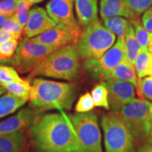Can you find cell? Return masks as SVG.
<instances>
[{"instance_id": "cell-45", "label": "cell", "mask_w": 152, "mask_h": 152, "mask_svg": "<svg viewBox=\"0 0 152 152\" xmlns=\"http://www.w3.org/2000/svg\"><path fill=\"white\" fill-rule=\"evenodd\" d=\"M0 1H1V0H0Z\"/></svg>"}, {"instance_id": "cell-11", "label": "cell", "mask_w": 152, "mask_h": 152, "mask_svg": "<svg viewBox=\"0 0 152 152\" xmlns=\"http://www.w3.org/2000/svg\"><path fill=\"white\" fill-rule=\"evenodd\" d=\"M109 93L110 109L113 112H118L123 106L135 99V90L129 82L111 79L106 82Z\"/></svg>"}, {"instance_id": "cell-7", "label": "cell", "mask_w": 152, "mask_h": 152, "mask_svg": "<svg viewBox=\"0 0 152 152\" xmlns=\"http://www.w3.org/2000/svg\"><path fill=\"white\" fill-rule=\"evenodd\" d=\"M70 119L78 138L80 152H103L102 134L94 112L77 113Z\"/></svg>"}, {"instance_id": "cell-35", "label": "cell", "mask_w": 152, "mask_h": 152, "mask_svg": "<svg viewBox=\"0 0 152 152\" xmlns=\"http://www.w3.org/2000/svg\"><path fill=\"white\" fill-rule=\"evenodd\" d=\"M12 38H16L15 36L11 34L9 32L6 31V30H4L1 28H0V45L2 44L4 42L9 40V39H12ZM17 39V38H16Z\"/></svg>"}, {"instance_id": "cell-33", "label": "cell", "mask_w": 152, "mask_h": 152, "mask_svg": "<svg viewBox=\"0 0 152 152\" xmlns=\"http://www.w3.org/2000/svg\"><path fill=\"white\" fill-rule=\"evenodd\" d=\"M18 0H3L0 1V14L11 16L16 12Z\"/></svg>"}, {"instance_id": "cell-1", "label": "cell", "mask_w": 152, "mask_h": 152, "mask_svg": "<svg viewBox=\"0 0 152 152\" xmlns=\"http://www.w3.org/2000/svg\"><path fill=\"white\" fill-rule=\"evenodd\" d=\"M34 152H80L71 119L64 113L42 114L29 130Z\"/></svg>"}, {"instance_id": "cell-40", "label": "cell", "mask_w": 152, "mask_h": 152, "mask_svg": "<svg viewBox=\"0 0 152 152\" xmlns=\"http://www.w3.org/2000/svg\"><path fill=\"white\" fill-rule=\"evenodd\" d=\"M5 91H6L5 87H3L2 85H0V96H1V95L3 93L5 92Z\"/></svg>"}, {"instance_id": "cell-15", "label": "cell", "mask_w": 152, "mask_h": 152, "mask_svg": "<svg viewBox=\"0 0 152 152\" xmlns=\"http://www.w3.org/2000/svg\"><path fill=\"white\" fill-rule=\"evenodd\" d=\"M99 12L102 19L121 16L131 20L139 17L129 8L125 0H100Z\"/></svg>"}, {"instance_id": "cell-2", "label": "cell", "mask_w": 152, "mask_h": 152, "mask_svg": "<svg viewBox=\"0 0 152 152\" xmlns=\"http://www.w3.org/2000/svg\"><path fill=\"white\" fill-rule=\"evenodd\" d=\"M77 95L73 83L49 80L41 77L31 82L30 105L42 111L71 110Z\"/></svg>"}, {"instance_id": "cell-27", "label": "cell", "mask_w": 152, "mask_h": 152, "mask_svg": "<svg viewBox=\"0 0 152 152\" xmlns=\"http://www.w3.org/2000/svg\"><path fill=\"white\" fill-rule=\"evenodd\" d=\"M18 72L14 67L5 65H0V85H3L13 82L23 81Z\"/></svg>"}, {"instance_id": "cell-4", "label": "cell", "mask_w": 152, "mask_h": 152, "mask_svg": "<svg viewBox=\"0 0 152 152\" xmlns=\"http://www.w3.org/2000/svg\"><path fill=\"white\" fill-rule=\"evenodd\" d=\"M115 41V34L98 19L84 27L75 46L80 58L87 60L99 58L113 46Z\"/></svg>"}, {"instance_id": "cell-28", "label": "cell", "mask_w": 152, "mask_h": 152, "mask_svg": "<svg viewBox=\"0 0 152 152\" xmlns=\"http://www.w3.org/2000/svg\"><path fill=\"white\" fill-rule=\"evenodd\" d=\"M137 90L142 99L152 102V77H146L143 79H138Z\"/></svg>"}, {"instance_id": "cell-25", "label": "cell", "mask_w": 152, "mask_h": 152, "mask_svg": "<svg viewBox=\"0 0 152 152\" xmlns=\"http://www.w3.org/2000/svg\"><path fill=\"white\" fill-rule=\"evenodd\" d=\"M95 106L102 107L104 109H110L109 103V93L105 82L97 84L91 92Z\"/></svg>"}, {"instance_id": "cell-38", "label": "cell", "mask_w": 152, "mask_h": 152, "mask_svg": "<svg viewBox=\"0 0 152 152\" xmlns=\"http://www.w3.org/2000/svg\"><path fill=\"white\" fill-rule=\"evenodd\" d=\"M11 65V59L7 61V60H4L1 58V54H0V65Z\"/></svg>"}, {"instance_id": "cell-12", "label": "cell", "mask_w": 152, "mask_h": 152, "mask_svg": "<svg viewBox=\"0 0 152 152\" xmlns=\"http://www.w3.org/2000/svg\"><path fill=\"white\" fill-rule=\"evenodd\" d=\"M43 111L29 106L20 109L13 115L0 123V134L23 131L30 128Z\"/></svg>"}, {"instance_id": "cell-39", "label": "cell", "mask_w": 152, "mask_h": 152, "mask_svg": "<svg viewBox=\"0 0 152 152\" xmlns=\"http://www.w3.org/2000/svg\"><path fill=\"white\" fill-rule=\"evenodd\" d=\"M150 115H151V134H150V137L148 142L149 144H151L152 145V104L150 107Z\"/></svg>"}, {"instance_id": "cell-44", "label": "cell", "mask_w": 152, "mask_h": 152, "mask_svg": "<svg viewBox=\"0 0 152 152\" xmlns=\"http://www.w3.org/2000/svg\"><path fill=\"white\" fill-rule=\"evenodd\" d=\"M151 77H152V75H151Z\"/></svg>"}, {"instance_id": "cell-16", "label": "cell", "mask_w": 152, "mask_h": 152, "mask_svg": "<svg viewBox=\"0 0 152 152\" xmlns=\"http://www.w3.org/2000/svg\"><path fill=\"white\" fill-rule=\"evenodd\" d=\"M98 0H75L77 22L83 27L98 20Z\"/></svg>"}, {"instance_id": "cell-31", "label": "cell", "mask_w": 152, "mask_h": 152, "mask_svg": "<svg viewBox=\"0 0 152 152\" xmlns=\"http://www.w3.org/2000/svg\"><path fill=\"white\" fill-rule=\"evenodd\" d=\"M1 29L6 31L9 32L13 34L17 39H19L23 33L24 28L18 23L17 20L15 18L14 15L9 17V18L6 20V22L1 27Z\"/></svg>"}, {"instance_id": "cell-13", "label": "cell", "mask_w": 152, "mask_h": 152, "mask_svg": "<svg viewBox=\"0 0 152 152\" xmlns=\"http://www.w3.org/2000/svg\"><path fill=\"white\" fill-rule=\"evenodd\" d=\"M56 24L47 10L42 7H34L30 11L29 18L23 34L28 38L35 37L54 28Z\"/></svg>"}, {"instance_id": "cell-8", "label": "cell", "mask_w": 152, "mask_h": 152, "mask_svg": "<svg viewBox=\"0 0 152 152\" xmlns=\"http://www.w3.org/2000/svg\"><path fill=\"white\" fill-rule=\"evenodd\" d=\"M56 49H58L36 42L32 38L25 37L19 43L16 52L11 57V65L20 73H27Z\"/></svg>"}, {"instance_id": "cell-17", "label": "cell", "mask_w": 152, "mask_h": 152, "mask_svg": "<svg viewBox=\"0 0 152 152\" xmlns=\"http://www.w3.org/2000/svg\"><path fill=\"white\" fill-rule=\"evenodd\" d=\"M0 152H28L23 131L0 134Z\"/></svg>"}, {"instance_id": "cell-30", "label": "cell", "mask_w": 152, "mask_h": 152, "mask_svg": "<svg viewBox=\"0 0 152 152\" xmlns=\"http://www.w3.org/2000/svg\"><path fill=\"white\" fill-rule=\"evenodd\" d=\"M94 106L92 95L87 92L80 96L75 104V110L77 113H86L92 110Z\"/></svg>"}, {"instance_id": "cell-29", "label": "cell", "mask_w": 152, "mask_h": 152, "mask_svg": "<svg viewBox=\"0 0 152 152\" xmlns=\"http://www.w3.org/2000/svg\"><path fill=\"white\" fill-rule=\"evenodd\" d=\"M19 45L18 39L12 38L0 45V54L3 59L10 60L16 52Z\"/></svg>"}, {"instance_id": "cell-21", "label": "cell", "mask_w": 152, "mask_h": 152, "mask_svg": "<svg viewBox=\"0 0 152 152\" xmlns=\"http://www.w3.org/2000/svg\"><path fill=\"white\" fill-rule=\"evenodd\" d=\"M134 68L138 78L152 75V54L148 49H141L134 63Z\"/></svg>"}, {"instance_id": "cell-14", "label": "cell", "mask_w": 152, "mask_h": 152, "mask_svg": "<svg viewBox=\"0 0 152 152\" xmlns=\"http://www.w3.org/2000/svg\"><path fill=\"white\" fill-rule=\"evenodd\" d=\"M74 2L75 0H50L47 4L46 10L57 24L78 26L73 13Z\"/></svg>"}, {"instance_id": "cell-18", "label": "cell", "mask_w": 152, "mask_h": 152, "mask_svg": "<svg viewBox=\"0 0 152 152\" xmlns=\"http://www.w3.org/2000/svg\"><path fill=\"white\" fill-rule=\"evenodd\" d=\"M111 79L129 82L135 87H137L138 78L137 77L135 68L127 60L126 58L109 73L106 80Z\"/></svg>"}, {"instance_id": "cell-24", "label": "cell", "mask_w": 152, "mask_h": 152, "mask_svg": "<svg viewBox=\"0 0 152 152\" xmlns=\"http://www.w3.org/2000/svg\"><path fill=\"white\" fill-rule=\"evenodd\" d=\"M130 23L134 28V34L141 49H148V47L152 41V33L144 28L142 23L139 19V17L131 19Z\"/></svg>"}, {"instance_id": "cell-9", "label": "cell", "mask_w": 152, "mask_h": 152, "mask_svg": "<svg viewBox=\"0 0 152 152\" xmlns=\"http://www.w3.org/2000/svg\"><path fill=\"white\" fill-rule=\"evenodd\" d=\"M125 58L124 38L118 37L116 42L99 58L85 60L83 68L92 78L106 80L109 73Z\"/></svg>"}, {"instance_id": "cell-41", "label": "cell", "mask_w": 152, "mask_h": 152, "mask_svg": "<svg viewBox=\"0 0 152 152\" xmlns=\"http://www.w3.org/2000/svg\"><path fill=\"white\" fill-rule=\"evenodd\" d=\"M28 1H30V4H31L32 5H33V4H35L39 3V0H28Z\"/></svg>"}, {"instance_id": "cell-26", "label": "cell", "mask_w": 152, "mask_h": 152, "mask_svg": "<svg viewBox=\"0 0 152 152\" xmlns=\"http://www.w3.org/2000/svg\"><path fill=\"white\" fill-rule=\"evenodd\" d=\"M32 4L28 0H18L16 9V12L14 14L18 23L23 28L26 27L27 24L30 14V7Z\"/></svg>"}, {"instance_id": "cell-19", "label": "cell", "mask_w": 152, "mask_h": 152, "mask_svg": "<svg viewBox=\"0 0 152 152\" xmlns=\"http://www.w3.org/2000/svg\"><path fill=\"white\" fill-rule=\"evenodd\" d=\"M125 56L127 60L134 66L136 58L141 50V47L137 39L132 24L129 26L124 37Z\"/></svg>"}, {"instance_id": "cell-34", "label": "cell", "mask_w": 152, "mask_h": 152, "mask_svg": "<svg viewBox=\"0 0 152 152\" xmlns=\"http://www.w3.org/2000/svg\"><path fill=\"white\" fill-rule=\"evenodd\" d=\"M142 23L146 30L152 33V5L144 13Z\"/></svg>"}, {"instance_id": "cell-32", "label": "cell", "mask_w": 152, "mask_h": 152, "mask_svg": "<svg viewBox=\"0 0 152 152\" xmlns=\"http://www.w3.org/2000/svg\"><path fill=\"white\" fill-rule=\"evenodd\" d=\"M131 10L138 16L144 14L152 5V0H125Z\"/></svg>"}, {"instance_id": "cell-23", "label": "cell", "mask_w": 152, "mask_h": 152, "mask_svg": "<svg viewBox=\"0 0 152 152\" xmlns=\"http://www.w3.org/2000/svg\"><path fill=\"white\" fill-rule=\"evenodd\" d=\"M3 87H5L6 90L9 93L18 96L26 101L30 99V92H31V84L27 80L20 82H13V83L4 84Z\"/></svg>"}, {"instance_id": "cell-36", "label": "cell", "mask_w": 152, "mask_h": 152, "mask_svg": "<svg viewBox=\"0 0 152 152\" xmlns=\"http://www.w3.org/2000/svg\"><path fill=\"white\" fill-rule=\"evenodd\" d=\"M135 152H152V145L149 142L144 143Z\"/></svg>"}, {"instance_id": "cell-5", "label": "cell", "mask_w": 152, "mask_h": 152, "mask_svg": "<svg viewBox=\"0 0 152 152\" xmlns=\"http://www.w3.org/2000/svg\"><path fill=\"white\" fill-rule=\"evenodd\" d=\"M105 152H135L134 140L118 112L102 117Z\"/></svg>"}, {"instance_id": "cell-6", "label": "cell", "mask_w": 152, "mask_h": 152, "mask_svg": "<svg viewBox=\"0 0 152 152\" xmlns=\"http://www.w3.org/2000/svg\"><path fill=\"white\" fill-rule=\"evenodd\" d=\"M152 103L143 99H135L118 111L134 138L140 143L148 142L151 131L150 107Z\"/></svg>"}, {"instance_id": "cell-3", "label": "cell", "mask_w": 152, "mask_h": 152, "mask_svg": "<svg viewBox=\"0 0 152 152\" xmlns=\"http://www.w3.org/2000/svg\"><path fill=\"white\" fill-rule=\"evenodd\" d=\"M80 56L75 45H68L56 49L35 66L29 77L35 76L71 81L78 75L80 70Z\"/></svg>"}, {"instance_id": "cell-37", "label": "cell", "mask_w": 152, "mask_h": 152, "mask_svg": "<svg viewBox=\"0 0 152 152\" xmlns=\"http://www.w3.org/2000/svg\"><path fill=\"white\" fill-rule=\"evenodd\" d=\"M10 16H6V15L0 14V28L3 26L4 23L6 22V20L8 19Z\"/></svg>"}, {"instance_id": "cell-22", "label": "cell", "mask_w": 152, "mask_h": 152, "mask_svg": "<svg viewBox=\"0 0 152 152\" xmlns=\"http://www.w3.org/2000/svg\"><path fill=\"white\" fill-rule=\"evenodd\" d=\"M104 26L110 31L118 35V37L124 38L128 29L131 24L130 21L121 16L109 17L103 19Z\"/></svg>"}, {"instance_id": "cell-42", "label": "cell", "mask_w": 152, "mask_h": 152, "mask_svg": "<svg viewBox=\"0 0 152 152\" xmlns=\"http://www.w3.org/2000/svg\"><path fill=\"white\" fill-rule=\"evenodd\" d=\"M148 50H149V52L152 54V41L151 42V43L149 44V47H148Z\"/></svg>"}, {"instance_id": "cell-43", "label": "cell", "mask_w": 152, "mask_h": 152, "mask_svg": "<svg viewBox=\"0 0 152 152\" xmlns=\"http://www.w3.org/2000/svg\"><path fill=\"white\" fill-rule=\"evenodd\" d=\"M45 1V0H39V2H41V1Z\"/></svg>"}, {"instance_id": "cell-20", "label": "cell", "mask_w": 152, "mask_h": 152, "mask_svg": "<svg viewBox=\"0 0 152 152\" xmlns=\"http://www.w3.org/2000/svg\"><path fill=\"white\" fill-rule=\"evenodd\" d=\"M27 101L7 93L0 96V118L14 113L25 105Z\"/></svg>"}, {"instance_id": "cell-10", "label": "cell", "mask_w": 152, "mask_h": 152, "mask_svg": "<svg viewBox=\"0 0 152 152\" xmlns=\"http://www.w3.org/2000/svg\"><path fill=\"white\" fill-rule=\"evenodd\" d=\"M82 31L80 25L69 26L58 23L45 33L32 39L36 42L59 49L68 45H75Z\"/></svg>"}]
</instances>
